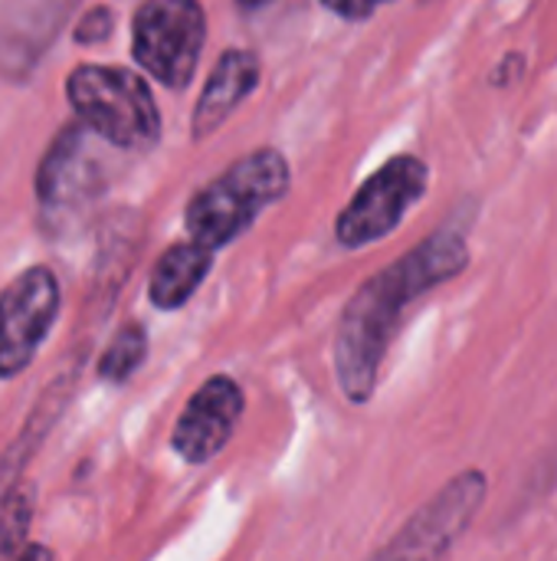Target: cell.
<instances>
[{
	"label": "cell",
	"mask_w": 557,
	"mask_h": 561,
	"mask_svg": "<svg viewBox=\"0 0 557 561\" xmlns=\"http://www.w3.org/2000/svg\"><path fill=\"white\" fill-rule=\"evenodd\" d=\"M62 309V289L49 266H30L0 289V381L20 378Z\"/></svg>",
	"instance_id": "obj_8"
},
{
	"label": "cell",
	"mask_w": 557,
	"mask_h": 561,
	"mask_svg": "<svg viewBox=\"0 0 557 561\" xmlns=\"http://www.w3.org/2000/svg\"><path fill=\"white\" fill-rule=\"evenodd\" d=\"M430 171L414 154H397L384 161L348 201V207L335 220V240L348 250L371 247L394 233L407 210L427 194Z\"/></svg>",
	"instance_id": "obj_6"
},
{
	"label": "cell",
	"mask_w": 557,
	"mask_h": 561,
	"mask_svg": "<svg viewBox=\"0 0 557 561\" xmlns=\"http://www.w3.org/2000/svg\"><path fill=\"white\" fill-rule=\"evenodd\" d=\"M466 266V233L456 227H443L358 286V293L341 309L332 345L338 391L351 404L361 408L374 398L381 385V368L404 325L407 309L427 293L456 279Z\"/></svg>",
	"instance_id": "obj_1"
},
{
	"label": "cell",
	"mask_w": 557,
	"mask_h": 561,
	"mask_svg": "<svg viewBox=\"0 0 557 561\" xmlns=\"http://www.w3.org/2000/svg\"><path fill=\"white\" fill-rule=\"evenodd\" d=\"M115 30V13L108 7H92L89 13H82V20L76 23V43L82 46H95L105 43Z\"/></svg>",
	"instance_id": "obj_16"
},
{
	"label": "cell",
	"mask_w": 557,
	"mask_h": 561,
	"mask_svg": "<svg viewBox=\"0 0 557 561\" xmlns=\"http://www.w3.org/2000/svg\"><path fill=\"white\" fill-rule=\"evenodd\" d=\"M243 408H246L243 388L230 375L207 378L177 414L171 431V450L190 467L210 463L233 440Z\"/></svg>",
	"instance_id": "obj_9"
},
{
	"label": "cell",
	"mask_w": 557,
	"mask_h": 561,
	"mask_svg": "<svg viewBox=\"0 0 557 561\" xmlns=\"http://www.w3.org/2000/svg\"><path fill=\"white\" fill-rule=\"evenodd\" d=\"M102 148L112 145L92 135L82 122L66 125L53 138L49 151L36 168V201L39 210L53 217V224L95 204L112 184Z\"/></svg>",
	"instance_id": "obj_7"
},
{
	"label": "cell",
	"mask_w": 557,
	"mask_h": 561,
	"mask_svg": "<svg viewBox=\"0 0 557 561\" xmlns=\"http://www.w3.org/2000/svg\"><path fill=\"white\" fill-rule=\"evenodd\" d=\"M16 561H56L53 559V552L46 549V546H39V542H30L20 556H16Z\"/></svg>",
	"instance_id": "obj_18"
},
{
	"label": "cell",
	"mask_w": 557,
	"mask_h": 561,
	"mask_svg": "<svg viewBox=\"0 0 557 561\" xmlns=\"http://www.w3.org/2000/svg\"><path fill=\"white\" fill-rule=\"evenodd\" d=\"M384 3H394V0H322V7L332 10V13L341 16V20H368V16L378 13Z\"/></svg>",
	"instance_id": "obj_17"
},
{
	"label": "cell",
	"mask_w": 557,
	"mask_h": 561,
	"mask_svg": "<svg viewBox=\"0 0 557 561\" xmlns=\"http://www.w3.org/2000/svg\"><path fill=\"white\" fill-rule=\"evenodd\" d=\"M486 496L489 480L483 470L456 473L368 561H443L476 523Z\"/></svg>",
	"instance_id": "obj_4"
},
{
	"label": "cell",
	"mask_w": 557,
	"mask_h": 561,
	"mask_svg": "<svg viewBox=\"0 0 557 561\" xmlns=\"http://www.w3.org/2000/svg\"><path fill=\"white\" fill-rule=\"evenodd\" d=\"M79 0H3L0 3V79L26 82L69 23Z\"/></svg>",
	"instance_id": "obj_10"
},
{
	"label": "cell",
	"mask_w": 557,
	"mask_h": 561,
	"mask_svg": "<svg viewBox=\"0 0 557 561\" xmlns=\"http://www.w3.org/2000/svg\"><path fill=\"white\" fill-rule=\"evenodd\" d=\"M259 76H263V66H259V56L250 53V49H223L200 99H197V108H194V138H207L213 135L259 85Z\"/></svg>",
	"instance_id": "obj_12"
},
{
	"label": "cell",
	"mask_w": 557,
	"mask_h": 561,
	"mask_svg": "<svg viewBox=\"0 0 557 561\" xmlns=\"http://www.w3.org/2000/svg\"><path fill=\"white\" fill-rule=\"evenodd\" d=\"M36 516V486L20 483L0 500V561H16V556L26 549L30 529Z\"/></svg>",
	"instance_id": "obj_15"
},
{
	"label": "cell",
	"mask_w": 557,
	"mask_h": 561,
	"mask_svg": "<svg viewBox=\"0 0 557 561\" xmlns=\"http://www.w3.org/2000/svg\"><path fill=\"white\" fill-rule=\"evenodd\" d=\"M82 368H85V348H72V355L59 365L53 381L39 391L36 404L30 408V414H26L23 427L16 431V437L10 440V447L0 454V500L23 483L26 467L36 460L39 447L46 444V437L56 431V424L69 411L79 378H82Z\"/></svg>",
	"instance_id": "obj_11"
},
{
	"label": "cell",
	"mask_w": 557,
	"mask_h": 561,
	"mask_svg": "<svg viewBox=\"0 0 557 561\" xmlns=\"http://www.w3.org/2000/svg\"><path fill=\"white\" fill-rule=\"evenodd\" d=\"M76 118L118 151H151L161 141V112L148 82L125 66L85 62L66 79Z\"/></svg>",
	"instance_id": "obj_3"
},
{
	"label": "cell",
	"mask_w": 557,
	"mask_h": 561,
	"mask_svg": "<svg viewBox=\"0 0 557 561\" xmlns=\"http://www.w3.org/2000/svg\"><path fill=\"white\" fill-rule=\"evenodd\" d=\"M207 39L200 0H144L131 20V53L138 66L167 89H184L197 72Z\"/></svg>",
	"instance_id": "obj_5"
},
{
	"label": "cell",
	"mask_w": 557,
	"mask_h": 561,
	"mask_svg": "<svg viewBox=\"0 0 557 561\" xmlns=\"http://www.w3.org/2000/svg\"><path fill=\"white\" fill-rule=\"evenodd\" d=\"M289 184L292 174L282 151L256 148L190 197L184 210V227L194 243L217 253L243 237L266 207L282 201L289 194Z\"/></svg>",
	"instance_id": "obj_2"
},
{
	"label": "cell",
	"mask_w": 557,
	"mask_h": 561,
	"mask_svg": "<svg viewBox=\"0 0 557 561\" xmlns=\"http://www.w3.org/2000/svg\"><path fill=\"white\" fill-rule=\"evenodd\" d=\"M236 3H243V7H250V10H256V7H266L269 0H236Z\"/></svg>",
	"instance_id": "obj_19"
},
{
	"label": "cell",
	"mask_w": 557,
	"mask_h": 561,
	"mask_svg": "<svg viewBox=\"0 0 557 561\" xmlns=\"http://www.w3.org/2000/svg\"><path fill=\"white\" fill-rule=\"evenodd\" d=\"M213 270V250L194 243V240H184V243H171L154 270H151V279H148V299L154 309L161 312H177L184 309L197 289L204 286V279L210 276Z\"/></svg>",
	"instance_id": "obj_13"
},
{
	"label": "cell",
	"mask_w": 557,
	"mask_h": 561,
	"mask_svg": "<svg viewBox=\"0 0 557 561\" xmlns=\"http://www.w3.org/2000/svg\"><path fill=\"white\" fill-rule=\"evenodd\" d=\"M144 358H148V329L141 322H125L108 339V345L95 365V375L105 385H125L144 365Z\"/></svg>",
	"instance_id": "obj_14"
}]
</instances>
